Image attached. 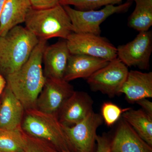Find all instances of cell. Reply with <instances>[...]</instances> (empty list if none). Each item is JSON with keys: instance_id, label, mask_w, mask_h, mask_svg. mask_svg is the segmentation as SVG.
Instances as JSON below:
<instances>
[{"instance_id": "6da1fadb", "label": "cell", "mask_w": 152, "mask_h": 152, "mask_svg": "<svg viewBox=\"0 0 152 152\" xmlns=\"http://www.w3.org/2000/svg\"><path fill=\"white\" fill-rule=\"evenodd\" d=\"M47 42V40H39L24 64L15 72L5 77L7 86L25 110L36 108L38 96L45 82L42 59Z\"/></svg>"}, {"instance_id": "7a4b0ae2", "label": "cell", "mask_w": 152, "mask_h": 152, "mask_svg": "<svg viewBox=\"0 0 152 152\" xmlns=\"http://www.w3.org/2000/svg\"><path fill=\"white\" fill-rule=\"evenodd\" d=\"M39 41L26 28L20 25L0 37V74L5 77L18 70Z\"/></svg>"}, {"instance_id": "3957f363", "label": "cell", "mask_w": 152, "mask_h": 152, "mask_svg": "<svg viewBox=\"0 0 152 152\" xmlns=\"http://www.w3.org/2000/svg\"><path fill=\"white\" fill-rule=\"evenodd\" d=\"M25 23L26 27L39 40L56 37L66 40L73 33L70 19L60 4L47 9L32 8Z\"/></svg>"}, {"instance_id": "277c9868", "label": "cell", "mask_w": 152, "mask_h": 152, "mask_svg": "<svg viewBox=\"0 0 152 152\" xmlns=\"http://www.w3.org/2000/svg\"><path fill=\"white\" fill-rule=\"evenodd\" d=\"M21 129L30 136L45 141L58 151H72L58 117L37 109L25 110Z\"/></svg>"}, {"instance_id": "5b68a950", "label": "cell", "mask_w": 152, "mask_h": 152, "mask_svg": "<svg viewBox=\"0 0 152 152\" xmlns=\"http://www.w3.org/2000/svg\"><path fill=\"white\" fill-rule=\"evenodd\" d=\"M132 5V1L115 6H105L101 10L80 11L70 6H63L70 19L73 32L75 33H89L100 35V25L109 17L115 14L126 12Z\"/></svg>"}, {"instance_id": "8992f818", "label": "cell", "mask_w": 152, "mask_h": 152, "mask_svg": "<svg viewBox=\"0 0 152 152\" xmlns=\"http://www.w3.org/2000/svg\"><path fill=\"white\" fill-rule=\"evenodd\" d=\"M129 72L128 67L117 58L88 78L87 83L93 91L113 97L120 94Z\"/></svg>"}, {"instance_id": "52a82bcc", "label": "cell", "mask_w": 152, "mask_h": 152, "mask_svg": "<svg viewBox=\"0 0 152 152\" xmlns=\"http://www.w3.org/2000/svg\"><path fill=\"white\" fill-rule=\"evenodd\" d=\"M66 41L71 54L88 55L108 61L117 58V48L100 36L72 33Z\"/></svg>"}, {"instance_id": "ba28073f", "label": "cell", "mask_w": 152, "mask_h": 152, "mask_svg": "<svg viewBox=\"0 0 152 152\" xmlns=\"http://www.w3.org/2000/svg\"><path fill=\"white\" fill-rule=\"evenodd\" d=\"M103 122L102 115L93 111L74 126H63L73 150L76 152H94L97 130Z\"/></svg>"}, {"instance_id": "9c48e42d", "label": "cell", "mask_w": 152, "mask_h": 152, "mask_svg": "<svg viewBox=\"0 0 152 152\" xmlns=\"http://www.w3.org/2000/svg\"><path fill=\"white\" fill-rule=\"evenodd\" d=\"M117 49V58L127 66L148 69L152 52V31L139 32L132 40Z\"/></svg>"}, {"instance_id": "30bf717a", "label": "cell", "mask_w": 152, "mask_h": 152, "mask_svg": "<svg viewBox=\"0 0 152 152\" xmlns=\"http://www.w3.org/2000/svg\"><path fill=\"white\" fill-rule=\"evenodd\" d=\"M74 91L73 87L69 82L46 78L43 88L37 100L36 108L57 116L63 105Z\"/></svg>"}, {"instance_id": "8fae6325", "label": "cell", "mask_w": 152, "mask_h": 152, "mask_svg": "<svg viewBox=\"0 0 152 152\" xmlns=\"http://www.w3.org/2000/svg\"><path fill=\"white\" fill-rule=\"evenodd\" d=\"M93 103L87 93L75 91L58 113V119L63 126H74L93 111Z\"/></svg>"}, {"instance_id": "7c38bea8", "label": "cell", "mask_w": 152, "mask_h": 152, "mask_svg": "<svg viewBox=\"0 0 152 152\" xmlns=\"http://www.w3.org/2000/svg\"><path fill=\"white\" fill-rule=\"evenodd\" d=\"M71 53L65 39L46 47L43 55L44 73L47 78L64 80Z\"/></svg>"}, {"instance_id": "4fadbf2b", "label": "cell", "mask_w": 152, "mask_h": 152, "mask_svg": "<svg viewBox=\"0 0 152 152\" xmlns=\"http://www.w3.org/2000/svg\"><path fill=\"white\" fill-rule=\"evenodd\" d=\"M25 109L7 86L0 100V129H21Z\"/></svg>"}, {"instance_id": "5bb4252c", "label": "cell", "mask_w": 152, "mask_h": 152, "mask_svg": "<svg viewBox=\"0 0 152 152\" xmlns=\"http://www.w3.org/2000/svg\"><path fill=\"white\" fill-rule=\"evenodd\" d=\"M110 147L111 152H152V147L123 118L111 142Z\"/></svg>"}, {"instance_id": "9a60e30c", "label": "cell", "mask_w": 152, "mask_h": 152, "mask_svg": "<svg viewBox=\"0 0 152 152\" xmlns=\"http://www.w3.org/2000/svg\"><path fill=\"white\" fill-rule=\"evenodd\" d=\"M110 61L83 54H71L68 60L64 80L69 82L79 78L87 79Z\"/></svg>"}, {"instance_id": "2e32d148", "label": "cell", "mask_w": 152, "mask_h": 152, "mask_svg": "<svg viewBox=\"0 0 152 152\" xmlns=\"http://www.w3.org/2000/svg\"><path fill=\"white\" fill-rule=\"evenodd\" d=\"M120 94H123L130 102L152 98V72L129 71Z\"/></svg>"}, {"instance_id": "e0dca14e", "label": "cell", "mask_w": 152, "mask_h": 152, "mask_svg": "<svg viewBox=\"0 0 152 152\" xmlns=\"http://www.w3.org/2000/svg\"><path fill=\"white\" fill-rule=\"evenodd\" d=\"M32 8L30 0H6L0 17V37L25 23Z\"/></svg>"}, {"instance_id": "ac0fdd59", "label": "cell", "mask_w": 152, "mask_h": 152, "mask_svg": "<svg viewBox=\"0 0 152 152\" xmlns=\"http://www.w3.org/2000/svg\"><path fill=\"white\" fill-rule=\"evenodd\" d=\"M124 120L148 145L152 146V117L142 109L131 108L123 113Z\"/></svg>"}, {"instance_id": "d6986e66", "label": "cell", "mask_w": 152, "mask_h": 152, "mask_svg": "<svg viewBox=\"0 0 152 152\" xmlns=\"http://www.w3.org/2000/svg\"><path fill=\"white\" fill-rule=\"evenodd\" d=\"M134 1L135 8L128 18V26L139 32L148 31L152 26V0Z\"/></svg>"}, {"instance_id": "ffe728a7", "label": "cell", "mask_w": 152, "mask_h": 152, "mask_svg": "<svg viewBox=\"0 0 152 152\" xmlns=\"http://www.w3.org/2000/svg\"><path fill=\"white\" fill-rule=\"evenodd\" d=\"M26 144V134L22 129H0V151L23 152Z\"/></svg>"}, {"instance_id": "44dd1931", "label": "cell", "mask_w": 152, "mask_h": 152, "mask_svg": "<svg viewBox=\"0 0 152 152\" xmlns=\"http://www.w3.org/2000/svg\"><path fill=\"white\" fill-rule=\"evenodd\" d=\"M132 1L134 0H61L62 6H73L76 10L80 11L96 10L102 7L121 4L123 1Z\"/></svg>"}, {"instance_id": "7402d4cb", "label": "cell", "mask_w": 152, "mask_h": 152, "mask_svg": "<svg viewBox=\"0 0 152 152\" xmlns=\"http://www.w3.org/2000/svg\"><path fill=\"white\" fill-rule=\"evenodd\" d=\"M131 108L122 109L111 102H104L102 106L101 112L103 121L108 126H111L118 121L123 113Z\"/></svg>"}, {"instance_id": "603a6c76", "label": "cell", "mask_w": 152, "mask_h": 152, "mask_svg": "<svg viewBox=\"0 0 152 152\" xmlns=\"http://www.w3.org/2000/svg\"><path fill=\"white\" fill-rule=\"evenodd\" d=\"M26 134L27 144L23 152H58L49 146L45 141Z\"/></svg>"}, {"instance_id": "cb8c5ba5", "label": "cell", "mask_w": 152, "mask_h": 152, "mask_svg": "<svg viewBox=\"0 0 152 152\" xmlns=\"http://www.w3.org/2000/svg\"><path fill=\"white\" fill-rule=\"evenodd\" d=\"M32 7L35 9H44L53 7L59 4L61 0H30Z\"/></svg>"}, {"instance_id": "d4e9b609", "label": "cell", "mask_w": 152, "mask_h": 152, "mask_svg": "<svg viewBox=\"0 0 152 152\" xmlns=\"http://www.w3.org/2000/svg\"><path fill=\"white\" fill-rule=\"evenodd\" d=\"M97 142L96 152H111V142L106 135H97Z\"/></svg>"}, {"instance_id": "484cf974", "label": "cell", "mask_w": 152, "mask_h": 152, "mask_svg": "<svg viewBox=\"0 0 152 152\" xmlns=\"http://www.w3.org/2000/svg\"><path fill=\"white\" fill-rule=\"evenodd\" d=\"M142 107V110L152 117V102L147 99L139 100L136 102Z\"/></svg>"}, {"instance_id": "4316f807", "label": "cell", "mask_w": 152, "mask_h": 152, "mask_svg": "<svg viewBox=\"0 0 152 152\" xmlns=\"http://www.w3.org/2000/svg\"><path fill=\"white\" fill-rule=\"evenodd\" d=\"M6 86H7V81L5 78L1 74H0V100Z\"/></svg>"}, {"instance_id": "83f0119b", "label": "cell", "mask_w": 152, "mask_h": 152, "mask_svg": "<svg viewBox=\"0 0 152 152\" xmlns=\"http://www.w3.org/2000/svg\"><path fill=\"white\" fill-rule=\"evenodd\" d=\"M6 0H0V17L2 11L3 7L6 2Z\"/></svg>"}, {"instance_id": "f1b7e54d", "label": "cell", "mask_w": 152, "mask_h": 152, "mask_svg": "<svg viewBox=\"0 0 152 152\" xmlns=\"http://www.w3.org/2000/svg\"><path fill=\"white\" fill-rule=\"evenodd\" d=\"M58 152H74L72 151H61V152L58 151Z\"/></svg>"}, {"instance_id": "f546056e", "label": "cell", "mask_w": 152, "mask_h": 152, "mask_svg": "<svg viewBox=\"0 0 152 152\" xmlns=\"http://www.w3.org/2000/svg\"><path fill=\"white\" fill-rule=\"evenodd\" d=\"M0 152H1L0 151Z\"/></svg>"}]
</instances>
